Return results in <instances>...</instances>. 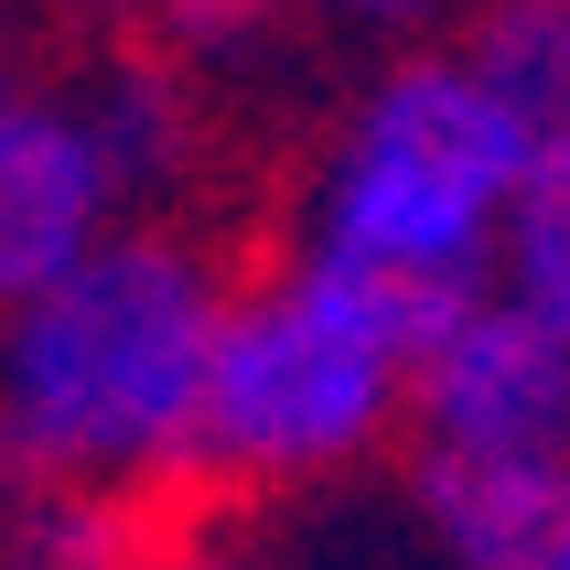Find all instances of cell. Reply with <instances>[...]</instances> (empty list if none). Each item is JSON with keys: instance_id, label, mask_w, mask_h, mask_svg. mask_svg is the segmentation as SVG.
I'll return each mask as SVG.
<instances>
[{"instance_id": "6da1fadb", "label": "cell", "mask_w": 570, "mask_h": 570, "mask_svg": "<svg viewBox=\"0 0 570 570\" xmlns=\"http://www.w3.org/2000/svg\"><path fill=\"white\" fill-rule=\"evenodd\" d=\"M226 269L184 226H119L0 323V463L65 495H140L194 463Z\"/></svg>"}, {"instance_id": "7a4b0ae2", "label": "cell", "mask_w": 570, "mask_h": 570, "mask_svg": "<svg viewBox=\"0 0 570 570\" xmlns=\"http://www.w3.org/2000/svg\"><path fill=\"white\" fill-rule=\"evenodd\" d=\"M517 173H528V140L484 97L463 43H410L355 87V108L313 151L291 258H313L334 281L377 291L399 323L442 334L452 313H474L495 291Z\"/></svg>"}, {"instance_id": "3957f363", "label": "cell", "mask_w": 570, "mask_h": 570, "mask_svg": "<svg viewBox=\"0 0 570 570\" xmlns=\"http://www.w3.org/2000/svg\"><path fill=\"white\" fill-rule=\"evenodd\" d=\"M420 323H399L377 291L334 281L313 258H281L226 291L216 355H205V410H194V463L258 495L334 484L377 463L387 431H410V366Z\"/></svg>"}, {"instance_id": "277c9868", "label": "cell", "mask_w": 570, "mask_h": 570, "mask_svg": "<svg viewBox=\"0 0 570 570\" xmlns=\"http://www.w3.org/2000/svg\"><path fill=\"white\" fill-rule=\"evenodd\" d=\"M570 517V345L484 291L410 366V528L442 570H528Z\"/></svg>"}, {"instance_id": "5b68a950", "label": "cell", "mask_w": 570, "mask_h": 570, "mask_svg": "<svg viewBox=\"0 0 570 570\" xmlns=\"http://www.w3.org/2000/svg\"><path fill=\"white\" fill-rule=\"evenodd\" d=\"M129 226L108 161H97L76 87L55 76H0V323L32 291H55L87 248H108Z\"/></svg>"}, {"instance_id": "8992f818", "label": "cell", "mask_w": 570, "mask_h": 570, "mask_svg": "<svg viewBox=\"0 0 570 570\" xmlns=\"http://www.w3.org/2000/svg\"><path fill=\"white\" fill-rule=\"evenodd\" d=\"M76 119H87L97 161H108V184L119 205H161V194L194 184V161H205V97H194L184 65L161 55H108L97 76H76Z\"/></svg>"}, {"instance_id": "52a82bcc", "label": "cell", "mask_w": 570, "mask_h": 570, "mask_svg": "<svg viewBox=\"0 0 570 570\" xmlns=\"http://www.w3.org/2000/svg\"><path fill=\"white\" fill-rule=\"evenodd\" d=\"M452 43L528 151H570V0H474Z\"/></svg>"}, {"instance_id": "ba28073f", "label": "cell", "mask_w": 570, "mask_h": 570, "mask_svg": "<svg viewBox=\"0 0 570 570\" xmlns=\"http://www.w3.org/2000/svg\"><path fill=\"white\" fill-rule=\"evenodd\" d=\"M495 302L570 345V151H528L517 173L507 237H495Z\"/></svg>"}, {"instance_id": "9c48e42d", "label": "cell", "mask_w": 570, "mask_h": 570, "mask_svg": "<svg viewBox=\"0 0 570 570\" xmlns=\"http://www.w3.org/2000/svg\"><path fill=\"white\" fill-rule=\"evenodd\" d=\"M151 528L119 495H65V484H22V507L0 528V570H140Z\"/></svg>"}, {"instance_id": "30bf717a", "label": "cell", "mask_w": 570, "mask_h": 570, "mask_svg": "<svg viewBox=\"0 0 570 570\" xmlns=\"http://www.w3.org/2000/svg\"><path fill=\"white\" fill-rule=\"evenodd\" d=\"M129 22V55H161V65H205V55H237L269 0H108Z\"/></svg>"}, {"instance_id": "8fae6325", "label": "cell", "mask_w": 570, "mask_h": 570, "mask_svg": "<svg viewBox=\"0 0 570 570\" xmlns=\"http://www.w3.org/2000/svg\"><path fill=\"white\" fill-rule=\"evenodd\" d=\"M140 570H302V560H281L258 539H226V528H151Z\"/></svg>"}, {"instance_id": "7c38bea8", "label": "cell", "mask_w": 570, "mask_h": 570, "mask_svg": "<svg viewBox=\"0 0 570 570\" xmlns=\"http://www.w3.org/2000/svg\"><path fill=\"white\" fill-rule=\"evenodd\" d=\"M269 11H313L334 32H399V55H410V32L452 22V11H474V0H269Z\"/></svg>"}, {"instance_id": "4fadbf2b", "label": "cell", "mask_w": 570, "mask_h": 570, "mask_svg": "<svg viewBox=\"0 0 570 570\" xmlns=\"http://www.w3.org/2000/svg\"><path fill=\"white\" fill-rule=\"evenodd\" d=\"M528 570H570V517H560V528L539 539V560H528Z\"/></svg>"}]
</instances>
